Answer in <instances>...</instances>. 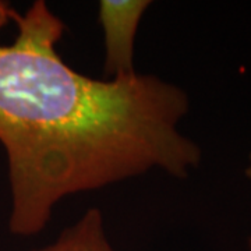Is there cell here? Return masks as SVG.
Here are the masks:
<instances>
[{
    "mask_svg": "<svg viewBox=\"0 0 251 251\" xmlns=\"http://www.w3.org/2000/svg\"><path fill=\"white\" fill-rule=\"evenodd\" d=\"M18 34L0 45V144L7 156L9 229L41 233L54 206L159 171L186 179L202 152L179 130L186 91L153 74L97 80L56 45L64 25L45 1L16 11Z\"/></svg>",
    "mask_w": 251,
    "mask_h": 251,
    "instance_id": "obj_1",
    "label": "cell"
},
{
    "mask_svg": "<svg viewBox=\"0 0 251 251\" xmlns=\"http://www.w3.org/2000/svg\"><path fill=\"white\" fill-rule=\"evenodd\" d=\"M150 0H102L98 18L103 32L105 73L109 78L133 75L135 36Z\"/></svg>",
    "mask_w": 251,
    "mask_h": 251,
    "instance_id": "obj_2",
    "label": "cell"
},
{
    "mask_svg": "<svg viewBox=\"0 0 251 251\" xmlns=\"http://www.w3.org/2000/svg\"><path fill=\"white\" fill-rule=\"evenodd\" d=\"M32 251H116L109 240L105 218L99 208L87 209L72 226L45 247Z\"/></svg>",
    "mask_w": 251,
    "mask_h": 251,
    "instance_id": "obj_3",
    "label": "cell"
},
{
    "mask_svg": "<svg viewBox=\"0 0 251 251\" xmlns=\"http://www.w3.org/2000/svg\"><path fill=\"white\" fill-rule=\"evenodd\" d=\"M14 14H16V10L13 9L7 1L0 0V29L7 25L10 20H13Z\"/></svg>",
    "mask_w": 251,
    "mask_h": 251,
    "instance_id": "obj_4",
    "label": "cell"
},
{
    "mask_svg": "<svg viewBox=\"0 0 251 251\" xmlns=\"http://www.w3.org/2000/svg\"><path fill=\"white\" fill-rule=\"evenodd\" d=\"M246 176L251 179V152L250 156H249V165H247V168H246Z\"/></svg>",
    "mask_w": 251,
    "mask_h": 251,
    "instance_id": "obj_5",
    "label": "cell"
},
{
    "mask_svg": "<svg viewBox=\"0 0 251 251\" xmlns=\"http://www.w3.org/2000/svg\"><path fill=\"white\" fill-rule=\"evenodd\" d=\"M246 251H251V237L247 240V250Z\"/></svg>",
    "mask_w": 251,
    "mask_h": 251,
    "instance_id": "obj_6",
    "label": "cell"
}]
</instances>
